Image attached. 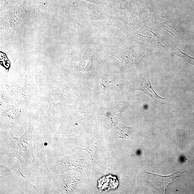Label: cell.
Returning <instances> with one entry per match:
<instances>
[{
    "label": "cell",
    "mask_w": 194,
    "mask_h": 194,
    "mask_svg": "<svg viewBox=\"0 0 194 194\" xmlns=\"http://www.w3.org/2000/svg\"><path fill=\"white\" fill-rule=\"evenodd\" d=\"M137 90L141 91L151 97L154 102L156 106L160 107L166 104L165 99L158 96L152 87L148 76H144L140 79L137 86Z\"/></svg>",
    "instance_id": "obj_3"
},
{
    "label": "cell",
    "mask_w": 194,
    "mask_h": 194,
    "mask_svg": "<svg viewBox=\"0 0 194 194\" xmlns=\"http://www.w3.org/2000/svg\"><path fill=\"white\" fill-rule=\"evenodd\" d=\"M178 50H179L180 53H181V54H182V56L185 58L190 63L192 64L193 65H194V58L190 57V56H188L187 55L182 53L179 49H178Z\"/></svg>",
    "instance_id": "obj_4"
},
{
    "label": "cell",
    "mask_w": 194,
    "mask_h": 194,
    "mask_svg": "<svg viewBox=\"0 0 194 194\" xmlns=\"http://www.w3.org/2000/svg\"><path fill=\"white\" fill-rule=\"evenodd\" d=\"M145 171L147 175V181L149 186L157 191L163 190L164 193H165L166 188L173 183L174 179L181 177L183 174L187 172H179L170 175L162 176Z\"/></svg>",
    "instance_id": "obj_2"
},
{
    "label": "cell",
    "mask_w": 194,
    "mask_h": 194,
    "mask_svg": "<svg viewBox=\"0 0 194 194\" xmlns=\"http://www.w3.org/2000/svg\"><path fill=\"white\" fill-rule=\"evenodd\" d=\"M33 128V124L30 122L27 131L20 137H15L11 134L12 139L17 142V146L12 153L13 156L19 160L22 168L25 171L30 169L36 160L32 145Z\"/></svg>",
    "instance_id": "obj_1"
}]
</instances>
